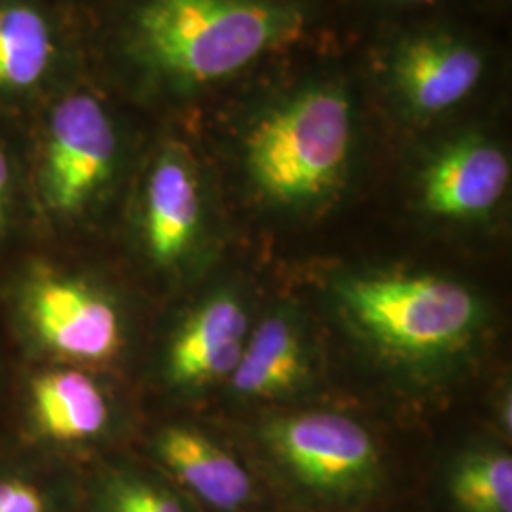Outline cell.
<instances>
[{
    "instance_id": "13",
    "label": "cell",
    "mask_w": 512,
    "mask_h": 512,
    "mask_svg": "<svg viewBox=\"0 0 512 512\" xmlns=\"http://www.w3.org/2000/svg\"><path fill=\"white\" fill-rule=\"evenodd\" d=\"M511 184V162L503 148L469 133L444 145L420 175L423 209L439 219H478L494 211Z\"/></svg>"
},
{
    "instance_id": "6",
    "label": "cell",
    "mask_w": 512,
    "mask_h": 512,
    "mask_svg": "<svg viewBox=\"0 0 512 512\" xmlns=\"http://www.w3.org/2000/svg\"><path fill=\"white\" fill-rule=\"evenodd\" d=\"M118 406L103 370L19 361L4 439L82 469L109 456Z\"/></svg>"
},
{
    "instance_id": "11",
    "label": "cell",
    "mask_w": 512,
    "mask_h": 512,
    "mask_svg": "<svg viewBox=\"0 0 512 512\" xmlns=\"http://www.w3.org/2000/svg\"><path fill=\"white\" fill-rule=\"evenodd\" d=\"M67 37L44 0H0V114L46 101L65 84Z\"/></svg>"
},
{
    "instance_id": "9",
    "label": "cell",
    "mask_w": 512,
    "mask_h": 512,
    "mask_svg": "<svg viewBox=\"0 0 512 512\" xmlns=\"http://www.w3.org/2000/svg\"><path fill=\"white\" fill-rule=\"evenodd\" d=\"M486 59L469 38L421 31L401 38L385 57V84L404 114L433 120L458 109L480 86Z\"/></svg>"
},
{
    "instance_id": "2",
    "label": "cell",
    "mask_w": 512,
    "mask_h": 512,
    "mask_svg": "<svg viewBox=\"0 0 512 512\" xmlns=\"http://www.w3.org/2000/svg\"><path fill=\"white\" fill-rule=\"evenodd\" d=\"M239 131L245 177L262 202L310 209L348 175L357 141V101L346 80L311 74L251 107Z\"/></svg>"
},
{
    "instance_id": "19",
    "label": "cell",
    "mask_w": 512,
    "mask_h": 512,
    "mask_svg": "<svg viewBox=\"0 0 512 512\" xmlns=\"http://www.w3.org/2000/svg\"><path fill=\"white\" fill-rule=\"evenodd\" d=\"M18 366V351L14 348V342L8 334L2 313H0V439H2L4 427H6L8 404L12 397V387H14Z\"/></svg>"
},
{
    "instance_id": "20",
    "label": "cell",
    "mask_w": 512,
    "mask_h": 512,
    "mask_svg": "<svg viewBox=\"0 0 512 512\" xmlns=\"http://www.w3.org/2000/svg\"><path fill=\"white\" fill-rule=\"evenodd\" d=\"M401 2H406V4H431L435 0H401Z\"/></svg>"
},
{
    "instance_id": "17",
    "label": "cell",
    "mask_w": 512,
    "mask_h": 512,
    "mask_svg": "<svg viewBox=\"0 0 512 512\" xmlns=\"http://www.w3.org/2000/svg\"><path fill=\"white\" fill-rule=\"evenodd\" d=\"M450 512H512V458L495 448L452 461L442 480Z\"/></svg>"
},
{
    "instance_id": "5",
    "label": "cell",
    "mask_w": 512,
    "mask_h": 512,
    "mask_svg": "<svg viewBox=\"0 0 512 512\" xmlns=\"http://www.w3.org/2000/svg\"><path fill=\"white\" fill-rule=\"evenodd\" d=\"M262 437L279 482L308 511H370L387 492L376 440L342 414L287 416L272 421Z\"/></svg>"
},
{
    "instance_id": "3",
    "label": "cell",
    "mask_w": 512,
    "mask_h": 512,
    "mask_svg": "<svg viewBox=\"0 0 512 512\" xmlns=\"http://www.w3.org/2000/svg\"><path fill=\"white\" fill-rule=\"evenodd\" d=\"M0 313L19 361L105 370L129 346L122 300L74 264L67 247L35 239L0 268Z\"/></svg>"
},
{
    "instance_id": "18",
    "label": "cell",
    "mask_w": 512,
    "mask_h": 512,
    "mask_svg": "<svg viewBox=\"0 0 512 512\" xmlns=\"http://www.w3.org/2000/svg\"><path fill=\"white\" fill-rule=\"evenodd\" d=\"M35 239L27 133L0 122V268Z\"/></svg>"
},
{
    "instance_id": "10",
    "label": "cell",
    "mask_w": 512,
    "mask_h": 512,
    "mask_svg": "<svg viewBox=\"0 0 512 512\" xmlns=\"http://www.w3.org/2000/svg\"><path fill=\"white\" fill-rule=\"evenodd\" d=\"M143 458L200 512L266 509V492L255 471L192 425L164 423L150 431Z\"/></svg>"
},
{
    "instance_id": "14",
    "label": "cell",
    "mask_w": 512,
    "mask_h": 512,
    "mask_svg": "<svg viewBox=\"0 0 512 512\" xmlns=\"http://www.w3.org/2000/svg\"><path fill=\"white\" fill-rule=\"evenodd\" d=\"M80 512H200L141 454H109L80 469Z\"/></svg>"
},
{
    "instance_id": "7",
    "label": "cell",
    "mask_w": 512,
    "mask_h": 512,
    "mask_svg": "<svg viewBox=\"0 0 512 512\" xmlns=\"http://www.w3.org/2000/svg\"><path fill=\"white\" fill-rule=\"evenodd\" d=\"M336 293L366 336L408 357L461 348L482 319L475 294L437 275L353 277L342 281Z\"/></svg>"
},
{
    "instance_id": "12",
    "label": "cell",
    "mask_w": 512,
    "mask_h": 512,
    "mask_svg": "<svg viewBox=\"0 0 512 512\" xmlns=\"http://www.w3.org/2000/svg\"><path fill=\"white\" fill-rule=\"evenodd\" d=\"M249 315L236 294L207 298L171 330L160 374L173 391H196L232 376L247 342Z\"/></svg>"
},
{
    "instance_id": "4",
    "label": "cell",
    "mask_w": 512,
    "mask_h": 512,
    "mask_svg": "<svg viewBox=\"0 0 512 512\" xmlns=\"http://www.w3.org/2000/svg\"><path fill=\"white\" fill-rule=\"evenodd\" d=\"M25 133L37 239L71 247L120 181L122 126L101 93L69 82L44 101Z\"/></svg>"
},
{
    "instance_id": "8",
    "label": "cell",
    "mask_w": 512,
    "mask_h": 512,
    "mask_svg": "<svg viewBox=\"0 0 512 512\" xmlns=\"http://www.w3.org/2000/svg\"><path fill=\"white\" fill-rule=\"evenodd\" d=\"M202 226L198 167L183 143L164 141L152 152L135 192L137 249L154 272H173L192 255Z\"/></svg>"
},
{
    "instance_id": "15",
    "label": "cell",
    "mask_w": 512,
    "mask_h": 512,
    "mask_svg": "<svg viewBox=\"0 0 512 512\" xmlns=\"http://www.w3.org/2000/svg\"><path fill=\"white\" fill-rule=\"evenodd\" d=\"M0 512H80V469L2 437Z\"/></svg>"
},
{
    "instance_id": "1",
    "label": "cell",
    "mask_w": 512,
    "mask_h": 512,
    "mask_svg": "<svg viewBox=\"0 0 512 512\" xmlns=\"http://www.w3.org/2000/svg\"><path fill=\"white\" fill-rule=\"evenodd\" d=\"M311 0H118L110 67L137 97L184 105L308 35Z\"/></svg>"
},
{
    "instance_id": "16",
    "label": "cell",
    "mask_w": 512,
    "mask_h": 512,
    "mask_svg": "<svg viewBox=\"0 0 512 512\" xmlns=\"http://www.w3.org/2000/svg\"><path fill=\"white\" fill-rule=\"evenodd\" d=\"M308 368L300 329L291 317L275 313L247 338L232 384L245 397H272L293 389Z\"/></svg>"
}]
</instances>
